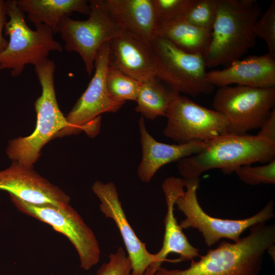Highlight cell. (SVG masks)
Segmentation results:
<instances>
[{"mask_svg":"<svg viewBox=\"0 0 275 275\" xmlns=\"http://www.w3.org/2000/svg\"><path fill=\"white\" fill-rule=\"evenodd\" d=\"M246 237L233 243L222 241L185 269L160 266L154 275H260L264 255L275 243V227L265 223L250 228Z\"/></svg>","mask_w":275,"mask_h":275,"instance_id":"1","label":"cell"},{"mask_svg":"<svg viewBox=\"0 0 275 275\" xmlns=\"http://www.w3.org/2000/svg\"><path fill=\"white\" fill-rule=\"evenodd\" d=\"M261 15L255 0H217L210 41L202 55L206 67H227L253 48L254 28Z\"/></svg>","mask_w":275,"mask_h":275,"instance_id":"2","label":"cell"},{"mask_svg":"<svg viewBox=\"0 0 275 275\" xmlns=\"http://www.w3.org/2000/svg\"><path fill=\"white\" fill-rule=\"evenodd\" d=\"M275 159V141L257 135L227 133L208 142L201 152L178 161L177 169L184 179H199L214 169L230 174L239 167L267 163Z\"/></svg>","mask_w":275,"mask_h":275,"instance_id":"3","label":"cell"},{"mask_svg":"<svg viewBox=\"0 0 275 275\" xmlns=\"http://www.w3.org/2000/svg\"><path fill=\"white\" fill-rule=\"evenodd\" d=\"M55 69V63L49 59L35 67L42 88L41 95L34 103L36 126L30 135L9 141L6 154L12 161L33 166L44 146L69 127L57 100L54 83Z\"/></svg>","mask_w":275,"mask_h":275,"instance_id":"4","label":"cell"},{"mask_svg":"<svg viewBox=\"0 0 275 275\" xmlns=\"http://www.w3.org/2000/svg\"><path fill=\"white\" fill-rule=\"evenodd\" d=\"M7 21L5 35L9 37L6 49L0 52V71L11 70L13 76H18L26 65L35 67L46 62L50 51H61V44L54 40L51 29L43 24H35L31 29L25 21L24 12L16 0L5 1Z\"/></svg>","mask_w":275,"mask_h":275,"instance_id":"5","label":"cell"},{"mask_svg":"<svg viewBox=\"0 0 275 275\" xmlns=\"http://www.w3.org/2000/svg\"><path fill=\"white\" fill-rule=\"evenodd\" d=\"M183 179L185 189L175 202V206L185 216L179 225L182 229H197L209 248L223 238L236 242L247 229L258 223H266L274 216V203L271 200L261 210L246 218L229 219L214 217L202 209L198 201L197 190L200 179Z\"/></svg>","mask_w":275,"mask_h":275,"instance_id":"6","label":"cell"},{"mask_svg":"<svg viewBox=\"0 0 275 275\" xmlns=\"http://www.w3.org/2000/svg\"><path fill=\"white\" fill-rule=\"evenodd\" d=\"M274 105L275 87H219L212 101L213 109L227 121L228 133L234 134L259 129Z\"/></svg>","mask_w":275,"mask_h":275,"instance_id":"7","label":"cell"},{"mask_svg":"<svg viewBox=\"0 0 275 275\" xmlns=\"http://www.w3.org/2000/svg\"><path fill=\"white\" fill-rule=\"evenodd\" d=\"M156 77L174 92L196 97L210 94L214 87L207 81L202 54L186 52L168 40L156 37L151 44Z\"/></svg>","mask_w":275,"mask_h":275,"instance_id":"8","label":"cell"},{"mask_svg":"<svg viewBox=\"0 0 275 275\" xmlns=\"http://www.w3.org/2000/svg\"><path fill=\"white\" fill-rule=\"evenodd\" d=\"M111 57L109 42L104 43L96 53L95 71L87 88L66 117L69 127L60 133L65 135L84 130L94 136L99 131L100 115L116 113L125 104L111 96L106 85V75Z\"/></svg>","mask_w":275,"mask_h":275,"instance_id":"9","label":"cell"},{"mask_svg":"<svg viewBox=\"0 0 275 275\" xmlns=\"http://www.w3.org/2000/svg\"><path fill=\"white\" fill-rule=\"evenodd\" d=\"M90 12L85 20L64 17L59 22L58 33L64 41L68 52H77L90 76L94 69L97 52L121 30L106 9L103 0L89 1Z\"/></svg>","mask_w":275,"mask_h":275,"instance_id":"10","label":"cell"},{"mask_svg":"<svg viewBox=\"0 0 275 275\" xmlns=\"http://www.w3.org/2000/svg\"><path fill=\"white\" fill-rule=\"evenodd\" d=\"M10 197L20 211L47 224L66 236L76 249L83 269L89 270L99 262L101 251L95 235L70 204L64 207L33 204Z\"/></svg>","mask_w":275,"mask_h":275,"instance_id":"11","label":"cell"},{"mask_svg":"<svg viewBox=\"0 0 275 275\" xmlns=\"http://www.w3.org/2000/svg\"><path fill=\"white\" fill-rule=\"evenodd\" d=\"M162 133L178 144L206 142L228 133L225 118L185 96L176 93L168 109Z\"/></svg>","mask_w":275,"mask_h":275,"instance_id":"12","label":"cell"},{"mask_svg":"<svg viewBox=\"0 0 275 275\" xmlns=\"http://www.w3.org/2000/svg\"><path fill=\"white\" fill-rule=\"evenodd\" d=\"M92 189L100 202L101 212L115 222L120 232L131 263L132 274L144 275L149 265L156 261L162 262L156 254H151L147 250L146 244L138 238L131 227L120 201L115 183L96 181Z\"/></svg>","mask_w":275,"mask_h":275,"instance_id":"13","label":"cell"},{"mask_svg":"<svg viewBox=\"0 0 275 275\" xmlns=\"http://www.w3.org/2000/svg\"><path fill=\"white\" fill-rule=\"evenodd\" d=\"M0 190L33 204H49L64 207L70 202L66 194L42 177L33 166L16 161H12L8 168L0 170Z\"/></svg>","mask_w":275,"mask_h":275,"instance_id":"14","label":"cell"},{"mask_svg":"<svg viewBox=\"0 0 275 275\" xmlns=\"http://www.w3.org/2000/svg\"><path fill=\"white\" fill-rule=\"evenodd\" d=\"M161 187L164 194L167 210L164 220L162 245L156 255L162 262L194 260L200 256L199 250L189 242L178 224L174 211L176 198L185 189L184 180L182 178L168 177L163 181Z\"/></svg>","mask_w":275,"mask_h":275,"instance_id":"15","label":"cell"},{"mask_svg":"<svg viewBox=\"0 0 275 275\" xmlns=\"http://www.w3.org/2000/svg\"><path fill=\"white\" fill-rule=\"evenodd\" d=\"M207 81L214 87H275V57L269 53L239 59L221 70L207 72Z\"/></svg>","mask_w":275,"mask_h":275,"instance_id":"16","label":"cell"},{"mask_svg":"<svg viewBox=\"0 0 275 275\" xmlns=\"http://www.w3.org/2000/svg\"><path fill=\"white\" fill-rule=\"evenodd\" d=\"M142 155L138 167L141 181L149 182L163 166L195 155L204 149L208 142H195L183 144H168L156 141L148 131L144 118L139 120Z\"/></svg>","mask_w":275,"mask_h":275,"instance_id":"17","label":"cell"},{"mask_svg":"<svg viewBox=\"0 0 275 275\" xmlns=\"http://www.w3.org/2000/svg\"><path fill=\"white\" fill-rule=\"evenodd\" d=\"M109 45L110 66L141 82L156 77L150 44L120 30Z\"/></svg>","mask_w":275,"mask_h":275,"instance_id":"18","label":"cell"},{"mask_svg":"<svg viewBox=\"0 0 275 275\" xmlns=\"http://www.w3.org/2000/svg\"><path fill=\"white\" fill-rule=\"evenodd\" d=\"M109 14L121 31L151 44L157 37L153 0H103Z\"/></svg>","mask_w":275,"mask_h":275,"instance_id":"19","label":"cell"},{"mask_svg":"<svg viewBox=\"0 0 275 275\" xmlns=\"http://www.w3.org/2000/svg\"><path fill=\"white\" fill-rule=\"evenodd\" d=\"M28 19L34 24H43L58 33V25L73 12L89 15L90 7L86 0H16Z\"/></svg>","mask_w":275,"mask_h":275,"instance_id":"20","label":"cell"},{"mask_svg":"<svg viewBox=\"0 0 275 275\" xmlns=\"http://www.w3.org/2000/svg\"><path fill=\"white\" fill-rule=\"evenodd\" d=\"M211 34V30L192 25L181 17L158 26L156 36L184 51L203 55L210 42Z\"/></svg>","mask_w":275,"mask_h":275,"instance_id":"21","label":"cell"},{"mask_svg":"<svg viewBox=\"0 0 275 275\" xmlns=\"http://www.w3.org/2000/svg\"><path fill=\"white\" fill-rule=\"evenodd\" d=\"M177 93L167 88L157 78L142 82L135 111L142 117L153 120L166 117L171 102Z\"/></svg>","mask_w":275,"mask_h":275,"instance_id":"22","label":"cell"},{"mask_svg":"<svg viewBox=\"0 0 275 275\" xmlns=\"http://www.w3.org/2000/svg\"><path fill=\"white\" fill-rule=\"evenodd\" d=\"M142 82L109 66L106 75V85L109 94L119 101H136Z\"/></svg>","mask_w":275,"mask_h":275,"instance_id":"23","label":"cell"},{"mask_svg":"<svg viewBox=\"0 0 275 275\" xmlns=\"http://www.w3.org/2000/svg\"><path fill=\"white\" fill-rule=\"evenodd\" d=\"M217 0H194L193 4L181 17L196 26L211 30L215 21Z\"/></svg>","mask_w":275,"mask_h":275,"instance_id":"24","label":"cell"},{"mask_svg":"<svg viewBox=\"0 0 275 275\" xmlns=\"http://www.w3.org/2000/svg\"><path fill=\"white\" fill-rule=\"evenodd\" d=\"M234 173L242 182L246 184L250 185L274 184L275 159L263 166H241L238 168Z\"/></svg>","mask_w":275,"mask_h":275,"instance_id":"25","label":"cell"},{"mask_svg":"<svg viewBox=\"0 0 275 275\" xmlns=\"http://www.w3.org/2000/svg\"><path fill=\"white\" fill-rule=\"evenodd\" d=\"M193 2L194 0H153L157 28L182 17Z\"/></svg>","mask_w":275,"mask_h":275,"instance_id":"26","label":"cell"},{"mask_svg":"<svg viewBox=\"0 0 275 275\" xmlns=\"http://www.w3.org/2000/svg\"><path fill=\"white\" fill-rule=\"evenodd\" d=\"M256 37L263 39L268 53L275 57V1L273 0L266 11L258 18L254 28Z\"/></svg>","mask_w":275,"mask_h":275,"instance_id":"27","label":"cell"},{"mask_svg":"<svg viewBox=\"0 0 275 275\" xmlns=\"http://www.w3.org/2000/svg\"><path fill=\"white\" fill-rule=\"evenodd\" d=\"M97 275H133L131 261L122 247L109 254L108 261L102 264Z\"/></svg>","mask_w":275,"mask_h":275,"instance_id":"28","label":"cell"},{"mask_svg":"<svg viewBox=\"0 0 275 275\" xmlns=\"http://www.w3.org/2000/svg\"><path fill=\"white\" fill-rule=\"evenodd\" d=\"M257 135L275 141V108L263 122Z\"/></svg>","mask_w":275,"mask_h":275,"instance_id":"29","label":"cell"},{"mask_svg":"<svg viewBox=\"0 0 275 275\" xmlns=\"http://www.w3.org/2000/svg\"><path fill=\"white\" fill-rule=\"evenodd\" d=\"M7 16L5 1L0 0V52L6 49L8 43L3 34L7 22Z\"/></svg>","mask_w":275,"mask_h":275,"instance_id":"30","label":"cell"},{"mask_svg":"<svg viewBox=\"0 0 275 275\" xmlns=\"http://www.w3.org/2000/svg\"><path fill=\"white\" fill-rule=\"evenodd\" d=\"M161 263L159 261L154 262L147 268L144 275H154L157 269L161 266Z\"/></svg>","mask_w":275,"mask_h":275,"instance_id":"31","label":"cell"}]
</instances>
